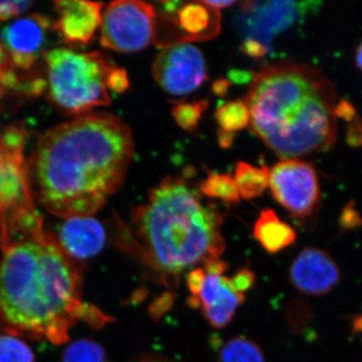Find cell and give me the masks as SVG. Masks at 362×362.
Listing matches in <instances>:
<instances>
[{
    "mask_svg": "<svg viewBox=\"0 0 362 362\" xmlns=\"http://www.w3.org/2000/svg\"><path fill=\"white\" fill-rule=\"evenodd\" d=\"M134 148L129 126L105 112L47 130L28 160L35 202L65 220L92 216L122 187Z\"/></svg>",
    "mask_w": 362,
    "mask_h": 362,
    "instance_id": "obj_1",
    "label": "cell"
},
{
    "mask_svg": "<svg viewBox=\"0 0 362 362\" xmlns=\"http://www.w3.org/2000/svg\"><path fill=\"white\" fill-rule=\"evenodd\" d=\"M0 323L7 334L62 345L78 323L112 318L86 303L81 263L44 223L0 245Z\"/></svg>",
    "mask_w": 362,
    "mask_h": 362,
    "instance_id": "obj_2",
    "label": "cell"
},
{
    "mask_svg": "<svg viewBox=\"0 0 362 362\" xmlns=\"http://www.w3.org/2000/svg\"><path fill=\"white\" fill-rule=\"evenodd\" d=\"M244 102L252 132L282 159L328 151L337 142V93L315 68L290 62L263 66Z\"/></svg>",
    "mask_w": 362,
    "mask_h": 362,
    "instance_id": "obj_3",
    "label": "cell"
},
{
    "mask_svg": "<svg viewBox=\"0 0 362 362\" xmlns=\"http://www.w3.org/2000/svg\"><path fill=\"white\" fill-rule=\"evenodd\" d=\"M223 223L218 207L202 201L185 177L173 176L152 188L131 218L143 258L165 277L220 259L226 250Z\"/></svg>",
    "mask_w": 362,
    "mask_h": 362,
    "instance_id": "obj_4",
    "label": "cell"
},
{
    "mask_svg": "<svg viewBox=\"0 0 362 362\" xmlns=\"http://www.w3.org/2000/svg\"><path fill=\"white\" fill-rule=\"evenodd\" d=\"M49 98L65 116H81L111 104L107 77L114 65L99 52L71 49L45 52Z\"/></svg>",
    "mask_w": 362,
    "mask_h": 362,
    "instance_id": "obj_5",
    "label": "cell"
},
{
    "mask_svg": "<svg viewBox=\"0 0 362 362\" xmlns=\"http://www.w3.org/2000/svg\"><path fill=\"white\" fill-rule=\"evenodd\" d=\"M25 140L26 129L20 124L0 132V245L44 223L30 188Z\"/></svg>",
    "mask_w": 362,
    "mask_h": 362,
    "instance_id": "obj_6",
    "label": "cell"
},
{
    "mask_svg": "<svg viewBox=\"0 0 362 362\" xmlns=\"http://www.w3.org/2000/svg\"><path fill=\"white\" fill-rule=\"evenodd\" d=\"M156 7L144 1L111 2L102 13L100 42L123 54L142 51L156 40Z\"/></svg>",
    "mask_w": 362,
    "mask_h": 362,
    "instance_id": "obj_7",
    "label": "cell"
},
{
    "mask_svg": "<svg viewBox=\"0 0 362 362\" xmlns=\"http://www.w3.org/2000/svg\"><path fill=\"white\" fill-rule=\"evenodd\" d=\"M226 267L223 259H214L190 271L187 278L188 304L199 309L216 328L228 325L246 298L225 275Z\"/></svg>",
    "mask_w": 362,
    "mask_h": 362,
    "instance_id": "obj_8",
    "label": "cell"
},
{
    "mask_svg": "<svg viewBox=\"0 0 362 362\" xmlns=\"http://www.w3.org/2000/svg\"><path fill=\"white\" fill-rule=\"evenodd\" d=\"M163 13L156 11V42L158 47L209 40L221 32L220 11L204 1L163 2Z\"/></svg>",
    "mask_w": 362,
    "mask_h": 362,
    "instance_id": "obj_9",
    "label": "cell"
},
{
    "mask_svg": "<svg viewBox=\"0 0 362 362\" xmlns=\"http://www.w3.org/2000/svg\"><path fill=\"white\" fill-rule=\"evenodd\" d=\"M269 187L274 199L298 218L311 216L321 201L320 183L315 168L299 159H283L273 166Z\"/></svg>",
    "mask_w": 362,
    "mask_h": 362,
    "instance_id": "obj_10",
    "label": "cell"
},
{
    "mask_svg": "<svg viewBox=\"0 0 362 362\" xmlns=\"http://www.w3.org/2000/svg\"><path fill=\"white\" fill-rule=\"evenodd\" d=\"M152 74L164 92L171 96H187L207 80L206 62L201 49L194 45H173L159 52Z\"/></svg>",
    "mask_w": 362,
    "mask_h": 362,
    "instance_id": "obj_11",
    "label": "cell"
},
{
    "mask_svg": "<svg viewBox=\"0 0 362 362\" xmlns=\"http://www.w3.org/2000/svg\"><path fill=\"white\" fill-rule=\"evenodd\" d=\"M315 6L316 2H245L240 8L243 30L247 39L258 40L271 49L272 42L278 33L294 25Z\"/></svg>",
    "mask_w": 362,
    "mask_h": 362,
    "instance_id": "obj_12",
    "label": "cell"
},
{
    "mask_svg": "<svg viewBox=\"0 0 362 362\" xmlns=\"http://www.w3.org/2000/svg\"><path fill=\"white\" fill-rule=\"evenodd\" d=\"M49 21L39 14L13 21L1 33V45L13 65L20 70H30L37 63L45 42Z\"/></svg>",
    "mask_w": 362,
    "mask_h": 362,
    "instance_id": "obj_13",
    "label": "cell"
},
{
    "mask_svg": "<svg viewBox=\"0 0 362 362\" xmlns=\"http://www.w3.org/2000/svg\"><path fill=\"white\" fill-rule=\"evenodd\" d=\"M290 280L300 292L311 296H322L339 284L341 271L327 252L306 247L292 262Z\"/></svg>",
    "mask_w": 362,
    "mask_h": 362,
    "instance_id": "obj_14",
    "label": "cell"
},
{
    "mask_svg": "<svg viewBox=\"0 0 362 362\" xmlns=\"http://www.w3.org/2000/svg\"><path fill=\"white\" fill-rule=\"evenodd\" d=\"M58 20L54 28L66 45H86L94 39L101 26L103 2L56 1Z\"/></svg>",
    "mask_w": 362,
    "mask_h": 362,
    "instance_id": "obj_15",
    "label": "cell"
},
{
    "mask_svg": "<svg viewBox=\"0 0 362 362\" xmlns=\"http://www.w3.org/2000/svg\"><path fill=\"white\" fill-rule=\"evenodd\" d=\"M56 235L64 250L78 262L96 256L106 243L103 225L92 216L66 218Z\"/></svg>",
    "mask_w": 362,
    "mask_h": 362,
    "instance_id": "obj_16",
    "label": "cell"
},
{
    "mask_svg": "<svg viewBox=\"0 0 362 362\" xmlns=\"http://www.w3.org/2000/svg\"><path fill=\"white\" fill-rule=\"evenodd\" d=\"M254 235L261 246L271 254H277L292 246L297 238L294 228L270 209L259 214L255 223Z\"/></svg>",
    "mask_w": 362,
    "mask_h": 362,
    "instance_id": "obj_17",
    "label": "cell"
},
{
    "mask_svg": "<svg viewBox=\"0 0 362 362\" xmlns=\"http://www.w3.org/2000/svg\"><path fill=\"white\" fill-rule=\"evenodd\" d=\"M269 175L270 170L266 165L257 168L247 162H238L233 180L240 199L249 201L261 197L269 187Z\"/></svg>",
    "mask_w": 362,
    "mask_h": 362,
    "instance_id": "obj_18",
    "label": "cell"
},
{
    "mask_svg": "<svg viewBox=\"0 0 362 362\" xmlns=\"http://www.w3.org/2000/svg\"><path fill=\"white\" fill-rule=\"evenodd\" d=\"M214 117L221 130L233 134L245 129L251 122V114L244 100L226 102L216 110Z\"/></svg>",
    "mask_w": 362,
    "mask_h": 362,
    "instance_id": "obj_19",
    "label": "cell"
},
{
    "mask_svg": "<svg viewBox=\"0 0 362 362\" xmlns=\"http://www.w3.org/2000/svg\"><path fill=\"white\" fill-rule=\"evenodd\" d=\"M199 190L207 197L230 204H238L240 201L235 180L232 175L225 173H209L206 180L202 181Z\"/></svg>",
    "mask_w": 362,
    "mask_h": 362,
    "instance_id": "obj_20",
    "label": "cell"
},
{
    "mask_svg": "<svg viewBox=\"0 0 362 362\" xmlns=\"http://www.w3.org/2000/svg\"><path fill=\"white\" fill-rule=\"evenodd\" d=\"M220 362H265L263 351L252 340L235 337L221 349Z\"/></svg>",
    "mask_w": 362,
    "mask_h": 362,
    "instance_id": "obj_21",
    "label": "cell"
},
{
    "mask_svg": "<svg viewBox=\"0 0 362 362\" xmlns=\"http://www.w3.org/2000/svg\"><path fill=\"white\" fill-rule=\"evenodd\" d=\"M209 106L207 101L192 102V103L177 104L171 110V115L181 129L194 132L199 127L204 111Z\"/></svg>",
    "mask_w": 362,
    "mask_h": 362,
    "instance_id": "obj_22",
    "label": "cell"
},
{
    "mask_svg": "<svg viewBox=\"0 0 362 362\" xmlns=\"http://www.w3.org/2000/svg\"><path fill=\"white\" fill-rule=\"evenodd\" d=\"M0 362H35L33 350L20 337L0 334Z\"/></svg>",
    "mask_w": 362,
    "mask_h": 362,
    "instance_id": "obj_23",
    "label": "cell"
},
{
    "mask_svg": "<svg viewBox=\"0 0 362 362\" xmlns=\"http://www.w3.org/2000/svg\"><path fill=\"white\" fill-rule=\"evenodd\" d=\"M63 362H107L104 349L90 340H78L64 354Z\"/></svg>",
    "mask_w": 362,
    "mask_h": 362,
    "instance_id": "obj_24",
    "label": "cell"
},
{
    "mask_svg": "<svg viewBox=\"0 0 362 362\" xmlns=\"http://www.w3.org/2000/svg\"><path fill=\"white\" fill-rule=\"evenodd\" d=\"M16 69L7 56L6 49L0 44V103L9 94L21 89V80Z\"/></svg>",
    "mask_w": 362,
    "mask_h": 362,
    "instance_id": "obj_25",
    "label": "cell"
},
{
    "mask_svg": "<svg viewBox=\"0 0 362 362\" xmlns=\"http://www.w3.org/2000/svg\"><path fill=\"white\" fill-rule=\"evenodd\" d=\"M130 81L128 77L127 71L123 68H117L114 66L107 77V88L113 92L122 94L129 89Z\"/></svg>",
    "mask_w": 362,
    "mask_h": 362,
    "instance_id": "obj_26",
    "label": "cell"
},
{
    "mask_svg": "<svg viewBox=\"0 0 362 362\" xmlns=\"http://www.w3.org/2000/svg\"><path fill=\"white\" fill-rule=\"evenodd\" d=\"M30 1H0V21H8L25 13L30 6Z\"/></svg>",
    "mask_w": 362,
    "mask_h": 362,
    "instance_id": "obj_27",
    "label": "cell"
},
{
    "mask_svg": "<svg viewBox=\"0 0 362 362\" xmlns=\"http://www.w3.org/2000/svg\"><path fill=\"white\" fill-rule=\"evenodd\" d=\"M233 286L238 291L245 294L250 288L252 287L255 282V275L252 271L247 269H243L230 277Z\"/></svg>",
    "mask_w": 362,
    "mask_h": 362,
    "instance_id": "obj_28",
    "label": "cell"
},
{
    "mask_svg": "<svg viewBox=\"0 0 362 362\" xmlns=\"http://www.w3.org/2000/svg\"><path fill=\"white\" fill-rule=\"evenodd\" d=\"M242 51L251 58L262 59L266 57L269 49L258 40L246 39L243 42Z\"/></svg>",
    "mask_w": 362,
    "mask_h": 362,
    "instance_id": "obj_29",
    "label": "cell"
},
{
    "mask_svg": "<svg viewBox=\"0 0 362 362\" xmlns=\"http://www.w3.org/2000/svg\"><path fill=\"white\" fill-rule=\"evenodd\" d=\"M233 139H235V134L233 133L226 132V131H218V144L223 148H230L233 144Z\"/></svg>",
    "mask_w": 362,
    "mask_h": 362,
    "instance_id": "obj_30",
    "label": "cell"
},
{
    "mask_svg": "<svg viewBox=\"0 0 362 362\" xmlns=\"http://www.w3.org/2000/svg\"><path fill=\"white\" fill-rule=\"evenodd\" d=\"M230 87V81L226 80V78H220V80L216 81V82L214 83L213 90L214 94L223 97L228 93Z\"/></svg>",
    "mask_w": 362,
    "mask_h": 362,
    "instance_id": "obj_31",
    "label": "cell"
},
{
    "mask_svg": "<svg viewBox=\"0 0 362 362\" xmlns=\"http://www.w3.org/2000/svg\"><path fill=\"white\" fill-rule=\"evenodd\" d=\"M204 2L216 11H221L223 8H228V7L235 4V1H228V0H204Z\"/></svg>",
    "mask_w": 362,
    "mask_h": 362,
    "instance_id": "obj_32",
    "label": "cell"
},
{
    "mask_svg": "<svg viewBox=\"0 0 362 362\" xmlns=\"http://www.w3.org/2000/svg\"><path fill=\"white\" fill-rule=\"evenodd\" d=\"M352 326H354V330L356 332L362 333V314L354 318V320L352 321Z\"/></svg>",
    "mask_w": 362,
    "mask_h": 362,
    "instance_id": "obj_33",
    "label": "cell"
},
{
    "mask_svg": "<svg viewBox=\"0 0 362 362\" xmlns=\"http://www.w3.org/2000/svg\"><path fill=\"white\" fill-rule=\"evenodd\" d=\"M356 63L357 68L362 71V42L357 47L356 52Z\"/></svg>",
    "mask_w": 362,
    "mask_h": 362,
    "instance_id": "obj_34",
    "label": "cell"
},
{
    "mask_svg": "<svg viewBox=\"0 0 362 362\" xmlns=\"http://www.w3.org/2000/svg\"><path fill=\"white\" fill-rule=\"evenodd\" d=\"M149 362H159V361H149Z\"/></svg>",
    "mask_w": 362,
    "mask_h": 362,
    "instance_id": "obj_35",
    "label": "cell"
}]
</instances>
